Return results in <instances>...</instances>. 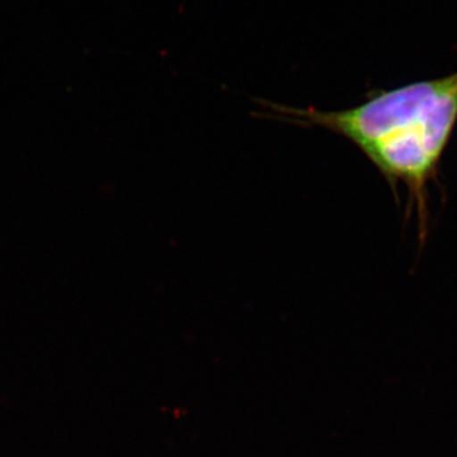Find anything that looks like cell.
<instances>
[{"label": "cell", "mask_w": 457, "mask_h": 457, "mask_svg": "<svg viewBox=\"0 0 457 457\" xmlns=\"http://www.w3.org/2000/svg\"><path fill=\"white\" fill-rule=\"evenodd\" d=\"M278 120L320 126L342 135L363 153L396 192L408 188L420 225L427 221V194L457 126V73L392 90H378L351 110L266 104Z\"/></svg>", "instance_id": "1"}]
</instances>
